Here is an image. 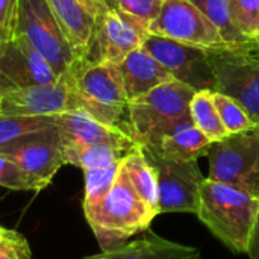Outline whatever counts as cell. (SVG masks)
<instances>
[{"mask_svg": "<svg viewBox=\"0 0 259 259\" xmlns=\"http://www.w3.org/2000/svg\"><path fill=\"white\" fill-rule=\"evenodd\" d=\"M149 33L203 49L226 44L215 24L191 0H162L158 17L149 24Z\"/></svg>", "mask_w": 259, "mask_h": 259, "instance_id": "obj_12", "label": "cell"}, {"mask_svg": "<svg viewBox=\"0 0 259 259\" xmlns=\"http://www.w3.org/2000/svg\"><path fill=\"white\" fill-rule=\"evenodd\" d=\"M175 77L194 91H215V70L209 50L149 33L141 46Z\"/></svg>", "mask_w": 259, "mask_h": 259, "instance_id": "obj_10", "label": "cell"}, {"mask_svg": "<svg viewBox=\"0 0 259 259\" xmlns=\"http://www.w3.org/2000/svg\"><path fill=\"white\" fill-rule=\"evenodd\" d=\"M56 129L62 146L106 144L131 152L138 144L124 131L103 124L82 111H67L56 115Z\"/></svg>", "mask_w": 259, "mask_h": 259, "instance_id": "obj_15", "label": "cell"}, {"mask_svg": "<svg viewBox=\"0 0 259 259\" xmlns=\"http://www.w3.org/2000/svg\"><path fill=\"white\" fill-rule=\"evenodd\" d=\"M14 35H23L42 55L56 79L68 76L74 53L47 0H18Z\"/></svg>", "mask_w": 259, "mask_h": 259, "instance_id": "obj_6", "label": "cell"}, {"mask_svg": "<svg viewBox=\"0 0 259 259\" xmlns=\"http://www.w3.org/2000/svg\"><path fill=\"white\" fill-rule=\"evenodd\" d=\"M73 53L76 62L83 58L93 38L96 17L80 0H47Z\"/></svg>", "mask_w": 259, "mask_h": 259, "instance_id": "obj_18", "label": "cell"}, {"mask_svg": "<svg viewBox=\"0 0 259 259\" xmlns=\"http://www.w3.org/2000/svg\"><path fill=\"white\" fill-rule=\"evenodd\" d=\"M0 155L12 159L23 170L30 184V191L35 193L49 187L58 170L65 165L56 126L15 140L0 149Z\"/></svg>", "mask_w": 259, "mask_h": 259, "instance_id": "obj_11", "label": "cell"}, {"mask_svg": "<svg viewBox=\"0 0 259 259\" xmlns=\"http://www.w3.org/2000/svg\"><path fill=\"white\" fill-rule=\"evenodd\" d=\"M64 79L70 88L68 111L87 112L97 121L127 134L129 99L118 64L105 61L73 65Z\"/></svg>", "mask_w": 259, "mask_h": 259, "instance_id": "obj_2", "label": "cell"}, {"mask_svg": "<svg viewBox=\"0 0 259 259\" xmlns=\"http://www.w3.org/2000/svg\"><path fill=\"white\" fill-rule=\"evenodd\" d=\"M0 259H30L27 241L24 238L0 241Z\"/></svg>", "mask_w": 259, "mask_h": 259, "instance_id": "obj_31", "label": "cell"}, {"mask_svg": "<svg viewBox=\"0 0 259 259\" xmlns=\"http://www.w3.org/2000/svg\"><path fill=\"white\" fill-rule=\"evenodd\" d=\"M132 152V150H131ZM129 152L117 149L114 146H62V155L65 164H71L82 170L103 168L117 165Z\"/></svg>", "mask_w": 259, "mask_h": 259, "instance_id": "obj_21", "label": "cell"}, {"mask_svg": "<svg viewBox=\"0 0 259 259\" xmlns=\"http://www.w3.org/2000/svg\"><path fill=\"white\" fill-rule=\"evenodd\" d=\"M56 126L55 117H21L0 114V149L32 132Z\"/></svg>", "mask_w": 259, "mask_h": 259, "instance_id": "obj_23", "label": "cell"}, {"mask_svg": "<svg viewBox=\"0 0 259 259\" xmlns=\"http://www.w3.org/2000/svg\"><path fill=\"white\" fill-rule=\"evenodd\" d=\"M256 132H258V134H259V123H258V124H256Z\"/></svg>", "mask_w": 259, "mask_h": 259, "instance_id": "obj_35", "label": "cell"}, {"mask_svg": "<svg viewBox=\"0 0 259 259\" xmlns=\"http://www.w3.org/2000/svg\"><path fill=\"white\" fill-rule=\"evenodd\" d=\"M208 179L259 196V134L256 129L232 134L211 143L206 155Z\"/></svg>", "mask_w": 259, "mask_h": 259, "instance_id": "obj_7", "label": "cell"}, {"mask_svg": "<svg viewBox=\"0 0 259 259\" xmlns=\"http://www.w3.org/2000/svg\"><path fill=\"white\" fill-rule=\"evenodd\" d=\"M149 35V26L127 14L106 8L96 17V26L91 42L83 58L73 65H87L97 62L120 64L131 52L143 46Z\"/></svg>", "mask_w": 259, "mask_h": 259, "instance_id": "obj_8", "label": "cell"}, {"mask_svg": "<svg viewBox=\"0 0 259 259\" xmlns=\"http://www.w3.org/2000/svg\"><path fill=\"white\" fill-rule=\"evenodd\" d=\"M212 100H214L215 109L219 112V117L229 135L256 129L255 121L249 117V114L244 111V108L232 97L214 91Z\"/></svg>", "mask_w": 259, "mask_h": 259, "instance_id": "obj_25", "label": "cell"}, {"mask_svg": "<svg viewBox=\"0 0 259 259\" xmlns=\"http://www.w3.org/2000/svg\"><path fill=\"white\" fill-rule=\"evenodd\" d=\"M259 211V196L205 178L197 217L234 253H246Z\"/></svg>", "mask_w": 259, "mask_h": 259, "instance_id": "obj_1", "label": "cell"}, {"mask_svg": "<svg viewBox=\"0 0 259 259\" xmlns=\"http://www.w3.org/2000/svg\"><path fill=\"white\" fill-rule=\"evenodd\" d=\"M234 26L249 39H259V0H228Z\"/></svg>", "mask_w": 259, "mask_h": 259, "instance_id": "obj_26", "label": "cell"}, {"mask_svg": "<svg viewBox=\"0 0 259 259\" xmlns=\"http://www.w3.org/2000/svg\"><path fill=\"white\" fill-rule=\"evenodd\" d=\"M219 29L226 44H240L250 41L232 23L228 0H191Z\"/></svg>", "mask_w": 259, "mask_h": 259, "instance_id": "obj_24", "label": "cell"}, {"mask_svg": "<svg viewBox=\"0 0 259 259\" xmlns=\"http://www.w3.org/2000/svg\"><path fill=\"white\" fill-rule=\"evenodd\" d=\"M24 237H21L18 232L6 229L3 226H0V241H9V240H23Z\"/></svg>", "mask_w": 259, "mask_h": 259, "instance_id": "obj_34", "label": "cell"}, {"mask_svg": "<svg viewBox=\"0 0 259 259\" xmlns=\"http://www.w3.org/2000/svg\"><path fill=\"white\" fill-rule=\"evenodd\" d=\"M106 8L141 20L147 26L158 17L162 0H103Z\"/></svg>", "mask_w": 259, "mask_h": 259, "instance_id": "obj_28", "label": "cell"}, {"mask_svg": "<svg viewBox=\"0 0 259 259\" xmlns=\"http://www.w3.org/2000/svg\"><path fill=\"white\" fill-rule=\"evenodd\" d=\"M83 212L102 250L121 246L146 231L158 215L135 191L121 162L108 193L96 205L83 206Z\"/></svg>", "mask_w": 259, "mask_h": 259, "instance_id": "obj_3", "label": "cell"}, {"mask_svg": "<svg viewBox=\"0 0 259 259\" xmlns=\"http://www.w3.org/2000/svg\"><path fill=\"white\" fill-rule=\"evenodd\" d=\"M58 82L42 55L23 35H12L0 41V94L38 85Z\"/></svg>", "mask_w": 259, "mask_h": 259, "instance_id": "obj_13", "label": "cell"}, {"mask_svg": "<svg viewBox=\"0 0 259 259\" xmlns=\"http://www.w3.org/2000/svg\"><path fill=\"white\" fill-rule=\"evenodd\" d=\"M215 70V91L237 100L259 123V39L208 49Z\"/></svg>", "mask_w": 259, "mask_h": 259, "instance_id": "obj_5", "label": "cell"}, {"mask_svg": "<svg viewBox=\"0 0 259 259\" xmlns=\"http://www.w3.org/2000/svg\"><path fill=\"white\" fill-rule=\"evenodd\" d=\"M118 68L129 102L147 94L165 82L175 80L171 73L143 47L131 52L118 64Z\"/></svg>", "mask_w": 259, "mask_h": 259, "instance_id": "obj_16", "label": "cell"}, {"mask_svg": "<svg viewBox=\"0 0 259 259\" xmlns=\"http://www.w3.org/2000/svg\"><path fill=\"white\" fill-rule=\"evenodd\" d=\"M0 187L14 191H30V184L23 170L3 155H0Z\"/></svg>", "mask_w": 259, "mask_h": 259, "instance_id": "obj_29", "label": "cell"}, {"mask_svg": "<svg viewBox=\"0 0 259 259\" xmlns=\"http://www.w3.org/2000/svg\"><path fill=\"white\" fill-rule=\"evenodd\" d=\"M249 259H259V211L249 238V244H247V250H246Z\"/></svg>", "mask_w": 259, "mask_h": 259, "instance_id": "obj_32", "label": "cell"}, {"mask_svg": "<svg viewBox=\"0 0 259 259\" xmlns=\"http://www.w3.org/2000/svg\"><path fill=\"white\" fill-rule=\"evenodd\" d=\"M211 141L205 134H202L194 126L190 115L184 121H181L176 127H173L167 135H164L161 141L149 150L165 159L185 162V161H197L200 156H205Z\"/></svg>", "mask_w": 259, "mask_h": 259, "instance_id": "obj_19", "label": "cell"}, {"mask_svg": "<svg viewBox=\"0 0 259 259\" xmlns=\"http://www.w3.org/2000/svg\"><path fill=\"white\" fill-rule=\"evenodd\" d=\"M85 259H202V253L197 247L175 243L158 237L156 234H149L127 244L102 250Z\"/></svg>", "mask_w": 259, "mask_h": 259, "instance_id": "obj_17", "label": "cell"}, {"mask_svg": "<svg viewBox=\"0 0 259 259\" xmlns=\"http://www.w3.org/2000/svg\"><path fill=\"white\" fill-rule=\"evenodd\" d=\"M18 0H0V41L14 35Z\"/></svg>", "mask_w": 259, "mask_h": 259, "instance_id": "obj_30", "label": "cell"}, {"mask_svg": "<svg viewBox=\"0 0 259 259\" xmlns=\"http://www.w3.org/2000/svg\"><path fill=\"white\" fill-rule=\"evenodd\" d=\"M214 91H196L190 103V115L194 126L208 137L211 143L226 138L229 134L225 129L212 100Z\"/></svg>", "mask_w": 259, "mask_h": 259, "instance_id": "obj_22", "label": "cell"}, {"mask_svg": "<svg viewBox=\"0 0 259 259\" xmlns=\"http://www.w3.org/2000/svg\"><path fill=\"white\" fill-rule=\"evenodd\" d=\"M121 165L135 188L140 197L156 212L158 211V179L156 171L152 164L144 156L140 146H137L132 152H129L123 159Z\"/></svg>", "mask_w": 259, "mask_h": 259, "instance_id": "obj_20", "label": "cell"}, {"mask_svg": "<svg viewBox=\"0 0 259 259\" xmlns=\"http://www.w3.org/2000/svg\"><path fill=\"white\" fill-rule=\"evenodd\" d=\"M141 150L156 171L159 214H197L200 187L205 181L197 161H170L149 149Z\"/></svg>", "mask_w": 259, "mask_h": 259, "instance_id": "obj_9", "label": "cell"}, {"mask_svg": "<svg viewBox=\"0 0 259 259\" xmlns=\"http://www.w3.org/2000/svg\"><path fill=\"white\" fill-rule=\"evenodd\" d=\"M70 109V88L65 79L38 83L0 94L2 115L55 117Z\"/></svg>", "mask_w": 259, "mask_h": 259, "instance_id": "obj_14", "label": "cell"}, {"mask_svg": "<svg viewBox=\"0 0 259 259\" xmlns=\"http://www.w3.org/2000/svg\"><path fill=\"white\" fill-rule=\"evenodd\" d=\"M194 93L188 85L171 80L131 100L127 134L138 146L155 147L164 135L190 117Z\"/></svg>", "mask_w": 259, "mask_h": 259, "instance_id": "obj_4", "label": "cell"}, {"mask_svg": "<svg viewBox=\"0 0 259 259\" xmlns=\"http://www.w3.org/2000/svg\"><path fill=\"white\" fill-rule=\"evenodd\" d=\"M118 165H111V167H103V168H91V170H83L85 175V190H83V206H91L96 205L102 197L108 193L111 188Z\"/></svg>", "mask_w": 259, "mask_h": 259, "instance_id": "obj_27", "label": "cell"}, {"mask_svg": "<svg viewBox=\"0 0 259 259\" xmlns=\"http://www.w3.org/2000/svg\"><path fill=\"white\" fill-rule=\"evenodd\" d=\"M82 5L88 9L90 14H93L94 17L100 15L105 9H106V5L103 0H80Z\"/></svg>", "mask_w": 259, "mask_h": 259, "instance_id": "obj_33", "label": "cell"}]
</instances>
